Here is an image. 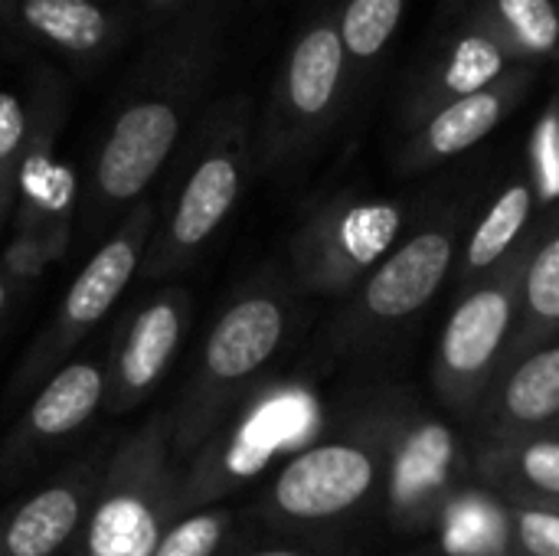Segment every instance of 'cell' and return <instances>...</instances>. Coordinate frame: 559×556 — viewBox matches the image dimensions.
<instances>
[{
    "label": "cell",
    "instance_id": "cell-1",
    "mask_svg": "<svg viewBox=\"0 0 559 556\" xmlns=\"http://www.w3.org/2000/svg\"><path fill=\"white\" fill-rule=\"evenodd\" d=\"M229 0H200L160 29L141 36V52L121 82L105 138L82 193V223L98 236L118 223L180 147L226 49Z\"/></svg>",
    "mask_w": 559,
    "mask_h": 556
},
{
    "label": "cell",
    "instance_id": "cell-2",
    "mask_svg": "<svg viewBox=\"0 0 559 556\" xmlns=\"http://www.w3.org/2000/svg\"><path fill=\"white\" fill-rule=\"evenodd\" d=\"M298 288L288 272L265 269L249 279L216 315L193 374L170 410V449L190 462L229 413L265 380L298 328Z\"/></svg>",
    "mask_w": 559,
    "mask_h": 556
},
{
    "label": "cell",
    "instance_id": "cell-3",
    "mask_svg": "<svg viewBox=\"0 0 559 556\" xmlns=\"http://www.w3.org/2000/svg\"><path fill=\"white\" fill-rule=\"evenodd\" d=\"M403 397L380 390L328 423L314 442L272 472L255 511L285 531H324L373 508L383 498Z\"/></svg>",
    "mask_w": 559,
    "mask_h": 556
},
{
    "label": "cell",
    "instance_id": "cell-4",
    "mask_svg": "<svg viewBox=\"0 0 559 556\" xmlns=\"http://www.w3.org/2000/svg\"><path fill=\"white\" fill-rule=\"evenodd\" d=\"M472 223L475 197L468 193L426 206L396 249L347 298H341L321 351L337 364L370 357L416 321L459 269Z\"/></svg>",
    "mask_w": 559,
    "mask_h": 556
},
{
    "label": "cell",
    "instance_id": "cell-5",
    "mask_svg": "<svg viewBox=\"0 0 559 556\" xmlns=\"http://www.w3.org/2000/svg\"><path fill=\"white\" fill-rule=\"evenodd\" d=\"M255 170V105L249 92L213 102L190 138L180 187L147 242L141 279H167L187 269L226 226Z\"/></svg>",
    "mask_w": 559,
    "mask_h": 556
},
{
    "label": "cell",
    "instance_id": "cell-6",
    "mask_svg": "<svg viewBox=\"0 0 559 556\" xmlns=\"http://www.w3.org/2000/svg\"><path fill=\"white\" fill-rule=\"evenodd\" d=\"M328 423L324 400L308 377L262 380L180 472V518L213 508L246 482L278 469Z\"/></svg>",
    "mask_w": 559,
    "mask_h": 556
},
{
    "label": "cell",
    "instance_id": "cell-7",
    "mask_svg": "<svg viewBox=\"0 0 559 556\" xmlns=\"http://www.w3.org/2000/svg\"><path fill=\"white\" fill-rule=\"evenodd\" d=\"M354 95L334 0H324L292 36L255 118V170L278 174L308 161L341 125Z\"/></svg>",
    "mask_w": 559,
    "mask_h": 556
},
{
    "label": "cell",
    "instance_id": "cell-8",
    "mask_svg": "<svg viewBox=\"0 0 559 556\" xmlns=\"http://www.w3.org/2000/svg\"><path fill=\"white\" fill-rule=\"evenodd\" d=\"M180 518L170 410L154 413L108 456L75 556H154Z\"/></svg>",
    "mask_w": 559,
    "mask_h": 556
},
{
    "label": "cell",
    "instance_id": "cell-9",
    "mask_svg": "<svg viewBox=\"0 0 559 556\" xmlns=\"http://www.w3.org/2000/svg\"><path fill=\"white\" fill-rule=\"evenodd\" d=\"M426 206L413 197L337 193L321 200L288 236V279L318 298H347L416 226Z\"/></svg>",
    "mask_w": 559,
    "mask_h": 556
},
{
    "label": "cell",
    "instance_id": "cell-10",
    "mask_svg": "<svg viewBox=\"0 0 559 556\" xmlns=\"http://www.w3.org/2000/svg\"><path fill=\"white\" fill-rule=\"evenodd\" d=\"M534 233L488 275L459 288L436 357H432V390L439 403L462 423H472L495 380L501 377L521 315V282L534 246Z\"/></svg>",
    "mask_w": 559,
    "mask_h": 556
},
{
    "label": "cell",
    "instance_id": "cell-11",
    "mask_svg": "<svg viewBox=\"0 0 559 556\" xmlns=\"http://www.w3.org/2000/svg\"><path fill=\"white\" fill-rule=\"evenodd\" d=\"M157 220H160L157 203L144 197L111 226L105 242L92 252V259L82 265L75 282L62 295L52 321L43 328L29 354L20 360L13 383H10V397H23L26 390L43 387L62 364H69L75 347L111 311V305L141 272Z\"/></svg>",
    "mask_w": 559,
    "mask_h": 556
},
{
    "label": "cell",
    "instance_id": "cell-12",
    "mask_svg": "<svg viewBox=\"0 0 559 556\" xmlns=\"http://www.w3.org/2000/svg\"><path fill=\"white\" fill-rule=\"evenodd\" d=\"M472 478V452L462 433L403 397L380 498L390 528L400 534L432 531L442 508Z\"/></svg>",
    "mask_w": 559,
    "mask_h": 556
},
{
    "label": "cell",
    "instance_id": "cell-13",
    "mask_svg": "<svg viewBox=\"0 0 559 556\" xmlns=\"http://www.w3.org/2000/svg\"><path fill=\"white\" fill-rule=\"evenodd\" d=\"M0 33L59 56L79 75H92L138 36L124 3L108 0H0Z\"/></svg>",
    "mask_w": 559,
    "mask_h": 556
},
{
    "label": "cell",
    "instance_id": "cell-14",
    "mask_svg": "<svg viewBox=\"0 0 559 556\" xmlns=\"http://www.w3.org/2000/svg\"><path fill=\"white\" fill-rule=\"evenodd\" d=\"M511 66L514 62L504 46L472 20L436 33L423 59L413 66L406 85L400 88L396 128L406 138L436 111L501 79Z\"/></svg>",
    "mask_w": 559,
    "mask_h": 556
},
{
    "label": "cell",
    "instance_id": "cell-15",
    "mask_svg": "<svg viewBox=\"0 0 559 556\" xmlns=\"http://www.w3.org/2000/svg\"><path fill=\"white\" fill-rule=\"evenodd\" d=\"M537 79H540V66H511L501 79H495L481 92H472L452 102L449 108L436 111L426 125H419L400 141L393 154L396 174L403 177L429 174L462 157L475 144H481L531 95Z\"/></svg>",
    "mask_w": 559,
    "mask_h": 556
},
{
    "label": "cell",
    "instance_id": "cell-16",
    "mask_svg": "<svg viewBox=\"0 0 559 556\" xmlns=\"http://www.w3.org/2000/svg\"><path fill=\"white\" fill-rule=\"evenodd\" d=\"M108 400V364L98 357H79L62 364L33 397L20 423L0 446V478L33 465L39 456L52 452L79 429Z\"/></svg>",
    "mask_w": 559,
    "mask_h": 556
},
{
    "label": "cell",
    "instance_id": "cell-17",
    "mask_svg": "<svg viewBox=\"0 0 559 556\" xmlns=\"http://www.w3.org/2000/svg\"><path fill=\"white\" fill-rule=\"evenodd\" d=\"M190 315L187 288H164L131 315L108 360V413H128L154 393L183 347Z\"/></svg>",
    "mask_w": 559,
    "mask_h": 556
},
{
    "label": "cell",
    "instance_id": "cell-18",
    "mask_svg": "<svg viewBox=\"0 0 559 556\" xmlns=\"http://www.w3.org/2000/svg\"><path fill=\"white\" fill-rule=\"evenodd\" d=\"M108 459L88 456L0 511V556H56L82 534Z\"/></svg>",
    "mask_w": 559,
    "mask_h": 556
},
{
    "label": "cell",
    "instance_id": "cell-19",
    "mask_svg": "<svg viewBox=\"0 0 559 556\" xmlns=\"http://www.w3.org/2000/svg\"><path fill=\"white\" fill-rule=\"evenodd\" d=\"M475 446L559 426V334L514 360L491 387L475 419Z\"/></svg>",
    "mask_w": 559,
    "mask_h": 556
},
{
    "label": "cell",
    "instance_id": "cell-20",
    "mask_svg": "<svg viewBox=\"0 0 559 556\" xmlns=\"http://www.w3.org/2000/svg\"><path fill=\"white\" fill-rule=\"evenodd\" d=\"M472 475L514 505H557L559 429L475 446Z\"/></svg>",
    "mask_w": 559,
    "mask_h": 556
},
{
    "label": "cell",
    "instance_id": "cell-21",
    "mask_svg": "<svg viewBox=\"0 0 559 556\" xmlns=\"http://www.w3.org/2000/svg\"><path fill=\"white\" fill-rule=\"evenodd\" d=\"M540 213H544V206H540L537 187L527 177V170L511 177L495 193V200H488V206L475 216V223H472V229L465 236L459 269H455L459 272V288H465V285L478 282L481 275L495 272L531 236Z\"/></svg>",
    "mask_w": 559,
    "mask_h": 556
},
{
    "label": "cell",
    "instance_id": "cell-22",
    "mask_svg": "<svg viewBox=\"0 0 559 556\" xmlns=\"http://www.w3.org/2000/svg\"><path fill=\"white\" fill-rule=\"evenodd\" d=\"M432 534L442 556H521L511 501L475 478L452 495Z\"/></svg>",
    "mask_w": 559,
    "mask_h": 556
},
{
    "label": "cell",
    "instance_id": "cell-23",
    "mask_svg": "<svg viewBox=\"0 0 559 556\" xmlns=\"http://www.w3.org/2000/svg\"><path fill=\"white\" fill-rule=\"evenodd\" d=\"M559 334V206L537 220L534 246L521 282V315L504 370ZM501 370V374H504Z\"/></svg>",
    "mask_w": 559,
    "mask_h": 556
},
{
    "label": "cell",
    "instance_id": "cell-24",
    "mask_svg": "<svg viewBox=\"0 0 559 556\" xmlns=\"http://www.w3.org/2000/svg\"><path fill=\"white\" fill-rule=\"evenodd\" d=\"M465 20L491 33L514 66L559 59V0H478Z\"/></svg>",
    "mask_w": 559,
    "mask_h": 556
},
{
    "label": "cell",
    "instance_id": "cell-25",
    "mask_svg": "<svg viewBox=\"0 0 559 556\" xmlns=\"http://www.w3.org/2000/svg\"><path fill=\"white\" fill-rule=\"evenodd\" d=\"M409 0H334L337 33L350 66L354 92L360 95L383 69L396 33L406 20Z\"/></svg>",
    "mask_w": 559,
    "mask_h": 556
},
{
    "label": "cell",
    "instance_id": "cell-26",
    "mask_svg": "<svg viewBox=\"0 0 559 556\" xmlns=\"http://www.w3.org/2000/svg\"><path fill=\"white\" fill-rule=\"evenodd\" d=\"M36 98L29 88L20 95L13 88H0V226L10 220L20 193V174L36 134Z\"/></svg>",
    "mask_w": 559,
    "mask_h": 556
},
{
    "label": "cell",
    "instance_id": "cell-27",
    "mask_svg": "<svg viewBox=\"0 0 559 556\" xmlns=\"http://www.w3.org/2000/svg\"><path fill=\"white\" fill-rule=\"evenodd\" d=\"M233 531V511L229 508H200L183 518H177L167 534L160 537V547L154 556H216Z\"/></svg>",
    "mask_w": 559,
    "mask_h": 556
},
{
    "label": "cell",
    "instance_id": "cell-28",
    "mask_svg": "<svg viewBox=\"0 0 559 556\" xmlns=\"http://www.w3.org/2000/svg\"><path fill=\"white\" fill-rule=\"evenodd\" d=\"M527 177L537 187L544 213L559 206V92L547 105L534 138H531V167Z\"/></svg>",
    "mask_w": 559,
    "mask_h": 556
},
{
    "label": "cell",
    "instance_id": "cell-29",
    "mask_svg": "<svg viewBox=\"0 0 559 556\" xmlns=\"http://www.w3.org/2000/svg\"><path fill=\"white\" fill-rule=\"evenodd\" d=\"M514 531L521 556H559V511L537 505H514Z\"/></svg>",
    "mask_w": 559,
    "mask_h": 556
},
{
    "label": "cell",
    "instance_id": "cell-30",
    "mask_svg": "<svg viewBox=\"0 0 559 556\" xmlns=\"http://www.w3.org/2000/svg\"><path fill=\"white\" fill-rule=\"evenodd\" d=\"M46 265H52L46 246L39 242V236H13L10 246L0 256V269L10 282H33L36 275L46 272Z\"/></svg>",
    "mask_w": 559,
    "mask_h": 556
},
{
    "label": "cell",
    "instance_id": "cell-31",
    "mask_svg": "<svg viewBox=\"0 0 559 556\" xmlns=\"http://www.w3.org/2000/svg\"><path fill=\"white\" fill-rule=\"evenodd\" d=\"M200 0H124V10L134 20V33L147 36L154 29H160L164 23H170L174 16H180L183 10H190Z\"/></svg>",
    "mask_w": 559,
    "mask_h": 556
},
{
    "label": "cell",
    "instance_id": "cell-32",
    "mask_svg": "<svg viewBox=\"0 0 559 556\" xmlns=\"http://www.w3.org/2000/svg\"><path fill=\"white\" fill-rule=\"evenodd\" d=\"M475 3H478V0H439V7H436V33H442V29L462 23Z\"/></svg>",
    "mask_w": 559,
    "mask_h": 556
},
{
    "label": "cell",
    "instance_id": "cell-33",
    "mask_svg": "<svg viewBox=\"0 0 559 556\" xmlns=\"http://www.w3.org/2000/svg\"><path fill=\"white\" fill-rule=\"evenodd\" d=\"M239 556H331L324 551H314V547H301V544H272V547H255V551H246Z\"/></svg>",
    "mask_w": 559,
    "mask_h": 556
},
{
    "label": "cell",
    "instance_id": "cell-34",
    "mask_svg": "<svg viewBox=\"0 0 559 556\" xmlns=\"http://www.w3.org/2000/svg\"><path fill=\"white\" fill-rule=\"evenodd\" d=\"M13 288H16V282H10V279L3 275V269H0V318H3V311L10 308V298H13Z\"/></svg>",
    "mask_w": 559,
    "mask_h": 556
},
{
    "label": "cell",
    "instance_id": "cell-35",
    "mask_svg": "<svg viewBox=\"0 0 559 556\" xmlns=\"http://www.w3.org/2000/svg\"><path fill=\"white\" fill-rule=\"evenodd\" d=\"M537 508H554V511H559V501L557 505H537Z\"/></svg>",
    "mask_w": 559,
    "mask_h": 556
},
{
    "label": "cell",
    "instance_id": "cell-36",
    "mask_svg": "<svg viewBox=\"0 0 559 556\" xmlns=\"http://www.w3.org/2000/svg\"><path fill=\"white\" fill-rule=\"evenodd\" d=\"M255 3H275V0H255Z\"/></svg>",
    "mask_w": 559,
    "mask_h": 556
},
{
    "label": "cell",
    "instance_id": "cell-37",
    "mask_svg": "<svg viewBox=\"0 0 559 556\" xmlns=\"http://www.w3.org/2000/svg\"><path fill=\"white\" fill-rule=\"evenodd\" d=\"M557 429H559V426H557Z\"/></svg>",
    "mask_w": 559,
    "mask_h": 556
}]
</instances>
